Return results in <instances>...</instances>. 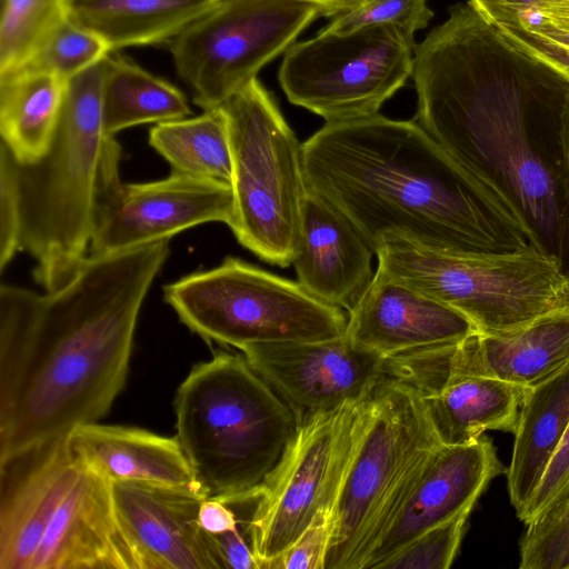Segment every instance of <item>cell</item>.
<instances>
[{"label": "cell", "mask_w": 569, "mask_h": 569, "mask_svg": "<svg viewBox=\"0 0 569 569\" xmlns=\"http://www.w3.org/2000/svg\"><path fill=\"white\" fill-rule=\"evenodd\" d=\"M169 240L87 258L54 291L0 287V461L109 413Z\"/></svg>", "instance_id": "1"}, {"label": "cell", "mask_w": 569, "mask_h": 569, "mask_svg": "<svg viewBox=\"0 0 569 569\" xmlns=\"http://www.w3.org/2000/svg\"><path fill=\"white\" fill-rule=\"evenodd\" d=\"M301 153L307 188L342 212L373 251L387 234L439 251L531 247L510 204L415 121L376 113L326 122Z\"/></svg>", "instance_id": "2"}, {"label": "cell", "mask_w": 569, "mask_h": 569, "mask_svg": "<svg viewBox=\"0 0 569 569\" xmlns=\"http://www.w3.org/2000/svg\"><path fill=\"white\" fill-rule=\"evenodd\" d=\"M173 408L176 437L197 481L224 502L258 499L298 428L246 357L222 350L192 367Z\"/></svg>", "instance_id": "3"}, {"label": "cell", "mask_w": 569, "mask_h": 569, "mask_svg": "<svg viewBox=\"0 0 569 569\" xmlns=\"http://www.w3.org/2000/svg\"><path fill=\"white\" fill-rule=\"evenodd\" d=\"M441 445L423 396L386 379L349 418L330 509L326 569H365L369 557Z\"/></svg>", "instance_id": "4"}, {"label": "cell", "mask_w": 569, "mask_h": 569, "mask_svg": "<svg viewBox=\"0 0 569 569\" xmlns=\"http://www.w3.org/2000/svg\"><path fill=\"white\" fill-rule=\"evenodd\" d=\"M110 138L103 126L101 60L66 81L47 152L32 163L12 157L20 249L34 260V281L44 291L64 286L88 258L96 188Z\"/></svg>", "instance_id": "5"}, {"label": "cell", "mask_w": 569, "mask_h": 569, "mask_svg": "<svg viewBox=\"0 0 569 569\" xmlns=\"http://www.w3.org/2000/svg\"><path fill=\"white\" fill-rule=\"evenodd\" d=\"M378 271L465 315L479 333L518 328L569 307V273L533 247L502 252L439 251L387 234Z\"/></svg>", "instance_id": "6"}, {"label": "cell", "mask_w": 569, "mask_h": 569, "mask_svg": "<svg viewBox=\"0 0 569 569\" xmlns=\"http://www.w3.org/2000/svg\"><path fill=\"white\" fill-rule=\"evenodd\" d=\"M229 126L238 242L282 268L293 263L308 191L301 144L273 97L254 78L222 106Z\"/></svg>", "instance_id": "7"}, {"label": "cell", "mask_w": 569, "mask_h": 569, "mask_svg": "<svg viewBox=\"0 0 569 569\" xmlns=\"http://www.w3.org/2000/svg\"><path fill=\"white\" fill-rule=\"evenodd\" d=\"M163 299L202 340L244 348L264 342H316L345 336L348 316L299 282L239 258L163 287Z\"/></svg>", "instance_id": "8"}, {"label": "cell", "mask_w": 569, "mask_h": 569, "mask_svg": "<svg viewBox=\"0 0 569 569\" xmlns=\"http://www.w3.org/2000/svg\"><path fill=\"white\" fill-rule=\"evenodd\" d=\"M319 16L302 0H217L168 42L177 74L196 104L218 108Z\"/></svg>", "instance_id": "9"}, {"label": "cell", "mask_w": 569, "mask_h": 569, "mask_svg": "<svg viewBox=\"0 0 569 569\" xmlns=\"http://www.w3.org/2000/svg\"><path fill=\"white\" fill-rule=\"evenodd\" d=\"M416 46L390 26L319 31L289 47L279 83L292 104L327 122L372 116L411 77Z\"/></svg>", "instance_id": "10"}, {"label": "cell", "mask_w": 569, "mask_h": 569, "mask_svg": "<svg viewBox=\"0 0 569 569\" xmlns=\"http://www.w3.org/2000/svg\"><path fill=\"white\" fill-rule=\"evenodd\" d=\"M121 147L111 137L100 166L89 258H99L160 240L206 222L230 226L231 184L171 171L164 179L124 183Z\"/></svg>", "instance_id": "11"}, {"label": "cell", "mask_w": 569, "mask_h": 569, "mask_svg": "<svg viewBox=\"0 0 569 569\" xmlns=\"http://www.w3.org/2000/svg\"><path fill=\"white\" fill-rule=\"evenodd\" d=\"M359 400L298 425L249 519L248 533L258 569H271L328 501L346 428Z\"/></svg>", "instance_id": "12"}, {"label": "cell", "mask_w": 569, "mask_h": 569, "mask_svg": "<svg viewBox=\"0 0 569 569\" xmlns=\"http://www.w3.org/2000/svg\"><path fill=\"white\" fill-rule=\"evenodd\" d=\"M569 363V307L547 312L518 328L476 333L451 345L428 348L390 360L393 377L423 396L449 380L479 375L531 387Z\"/></svg>", "instance_id": "13"}, {"label": "cell", "mask_w": 569, "mask_h": 569, "mask_svg": "<svg viewBox=\"0 0 569 569\" xmlns=\"http://www.w3.org/2000/svg\"><path fill=\"white\" fill-rule=\"evenodd\" d=\"M241 353L291 408L298 425L370 396L390 378L387 359L348 337L257 343Z\"/></svg>", "instance_id": "14"}, {"label": "cell", "mask_w": 569, "mask_h": 569, "mask_svg": "<svg viewBox=\"0 0 569 569\" xmlns=\"http://www.w3.org/2000/svg\"><path fill=\"white\" fill-rule=\"evenodd\" d=\"M118 525L137 569H222L199 523L204 491L148 481L111 483Z\"/></svg>", "instance_id": "15"}, {"label": "cell", "mask_w": 569, "mask_h": 569, "mask_svg": "<svg viewBox=\"0 0 569 569\" xmlns=\"http://www.w3.org/2000/svg\"><path fill=\"white\" fill-rule=\"evenodd\" d=\"M506 471L487 437L441 443L430 455L365 569H379L427 530L471 511L489 482Z\"/></svg>", "instance_id": "16"}, {"label": "cell", "mask_w": 569, "mask_h": 569, "mask_svg": "<svg viewBox=\"0 0 569 569\" xmlns=\"http://www.w3.org/2000/svg\"><path fill=\"white\" fill-rule=\"evenodd\" d=\"M80 465L67 437L0 461V569H30Z\"/></svg>", "instance_id": "17"}, {"label": "cell", "mask_w": 569, "mask_h": 569, "mask_svg": "<svg viewBox=\"0 0 569 569\" xmlns=\"http://www.w3.org/2000/svg\"><path fill=\"white\" fill-rule=\"evenodd\" d=\"M479 333L456 309L380 271L348 312L346 337L385 359L460 342Z\"/></svg>", "instance_id": "18"}, {"label": "cell", "mask_w": 569, "mask_h": 569, "mask_svg": "<svg viewBox=\"0 0 569 569\" xmlns=\"http://www.w3.org/2000/svg\"><path fill=\"white\" fill-rule=\"evenodd\" d=\"M30 569H137L117 521L111 482L82 459Z\"/></svg>", "instance_id": "19"}, {"label": "cell", "mask_w": 569, "mask_h": 569, "mask_svg": "<svg viewBox=\"0 0 569 569\" xmlns=\"http://www.w3.org/2000/svg\"><path fill=\"white\" fill-rule=\"evenodd\" d=\"M300 227V249L292 263L299 284L350 312L373 280V249L342 212L309 189Z\"/></svg>", "instance_id": "20"}, {"label": "cell", "mask_w": 569, "mask_h": 569, "mask_svg": "<svg viewBox=\"0 0 569 569\" xmlns=\"http://www.w3.org/2000/svg\"><path fill=\"white\" fill-rule=\"evenodd\" d=\"M67 439L72 451L111 483L148 481L204 491L176 436L89 422Z\"/></svg>", "instance_id": "21"}, {"label": "cell", "mask_w": 569, "mask_h": 569, "mask_svg": "<svg viewBox=\"0 0 569 569\" xmlns=\"http://www.w3.org/2000/svg\"><path fill=\"white\" fill-rule=\"evenodd\" d=\"M569 427V363L527 387L507 473L510 503L521 519Z\"/></svg>", "instance_id": "22"}, {"label": "cell", "mask_w": 569, "mask_h": 569, "mask_svg": "<svg viewBox=\"0 0 569 569\" xmlns=\"http://www.w3.org/2000/svg\"><path fill=\"white\" fill-rule=\"evenodd\" d=\"M217 0H64L70 20L98 36L111 52L170 42Z\"/></svg>", "instance_id": "23"}, {"label": "cell", "mask_w": 569, "mask_h": 569, "mask_svg": "<svg viewBox=\"0 0 569 569\" xmlns=\"http://www.w3.org/2000/svg\"><path fill=\"white\" fill-rule=\"evenodd\" d=\"M526 391L498 378L469 375L452 378L423 398L440 442L458 445L488 430L513 433Z\"/></svg>", "instance_id": "24"}, {"label": "cell", "mask_w": 569, "mask_h": 569, "mask_svg": "<svg viewBox=\"0 0 569 569\" xmlns=\"http://www.w3.org/2000/svg\"><path fill=\"white\" fill-rule=\"evenodd\" d=\"M66 81L44 72L0 76L1 141L20 163L38 161L54 133Z\"/></svg>", "instance_id": "25"}, {"label": "cell", "mask_w": 569, "mask_h": 569, "mask_svg": "<svg viewBox=\"0 0 569 569\" xmlns=\"http://www.w3.org/2000/svg\"><path fill=\"white\" fill-rule=\"evenodd\" d=\"M190 113L186 96L170 82L118 53L110 52L102 59V116L108 136Z\"/></svg>", "instance_id": "26"}, {"label": "cell", "mask_w": 569, "mask_h": 569, "mask_svg": "<svg viewBox=\"0 0 569 569\" xmlns=\"http://www.w3.org/2000/svg\"><path fill=\"white\" fill-rule=\"evenodd\" d=\"M149 144L173 172L231 184L230 134L222 107L157 123L149 132Z\"/></svg>", "instance_id": "27"}, {"label": "cell", "mask_w": 569, "mask_h": 569, "mask_svg": "<svg viewBox=\"0 0 569 569\" xmlns=\"http://www.w3.org/2000/svg\"><path fill=\"white\" fill-rule=\"evenodd\" d=\"M64 16V0H7L1 6L0 76L20 69Z\"/></svg>", "instance_id": "28"}, {"label": "cell", "mask_w": 569, "mask_h": 569, "mask_svg": "<svg viewBox=\"0 0 569 569\" xmlns=\"http://www.w3.org/2000/svg\"><path fill=\"white\" fill-rule=\"evenodd\" d=\"M110 52L109 47L98 36L80 27L66 14L51 28L28 61L18 70L44 72L67 81L101 61Z\"/></svg>", "instance_id": "29"}, {"label": "cell", "mask_w": 569, "mask_h": 569, "mask_svg": "<svg viewBox=\"0 0 569 569\" xmlns=\"http://www.w3.org/2000/svg\"><path fill=\"white\" fill-rule=\"evenodd\" d=\"M520 541L521 569H569V491L532 518Z\"/></svg>", "instance_id": "30"}, {"label": "cell", "mask_w": 569, "mask_h": 569, "mask_svg": "<svg viewBox=\"0 0 569 569\" xmlns=\"http://www.w3.org/2000/svg\"><path fill=\"white\" fill-rule=\"evenodd\" d=\"M432 17L427 0H351L320 31L345 34L365 27L390 26L415 39Z\"/></svg>", "instance_id": "31"}, {"label": "cell", "mask_w": 569, "mask_h": 569, "mask_svg": "<svg viewBox=\"0 0 569 569\" xmlns=\"http://www.w3.org/2000/svg\"><path fill=\"white\" fill-rule=\"evenodd\" d=\"M470 512H462L427 530L379 569H448L458 553Z\"/></svg>", "instance_id": "32"}, {"label": "cell", "mask_w": 569, "mask_h": 569, "mask_svg": "<svg viewBox=\"0 0 569 569\" xmlns=\"http://www.w3.org/2000/svg\"><path fill=\"white\" fill-rule=\"evenodd\" d=\"M333 527L330 508L321 506L309 526L280 555L271 569H326Z\"/></svg>", "instance_id": "33"}, {"label": "cell", "mask_w": 569, "mask_h": 569, "mask_svg": "<svg viewBox=\"0 0 569 569\" xmlns=\"http://www.w3.org/2000/svg\"><path fill=\"white\" fill-rule=\"evenodd\" d=\"M21 211L13 159L0 142V270L4 271L20 249Z\"/></svg>", "instance_id": "34"}, {"label": "cell", "mask_w": 569, "mask_h": 569, "mask_svg": "<svg viewBox=\"0 0 569 569\" xmlns=\"http://www.w3.org/2000/svg\"><path fill=\"white\" fill-rule=\"evenodd\" d=\"M491 24L518 48L555 69L569 81V48L526 29L512 18Z\"/></svg>", "instance_id": "35"}, {"label": "cell", "mask_w": 569, "mask_h": 569, "mask_svg": "<svg viewBox=\"0 0 569 569\" xmlns=\"http://www.w3.org/2000/svg\"><path fill=\"white\" fill-rule=\"evenodd\" d=\"M569 491V427L553 455L521 521L528 523L549 503Z\"/></svg>", "instance_id": "36"}, {"label": "cell", "mask_w": 569, "mask_h": 569, "mask_svg": "<svg viewBox=\"0 0 569 569\" xmlns=\"http://www.w3.org/2000/svg\"><path fill=\"white\" fill-rule=\"evenodd\" d=\"M470 2L485 18L498 12L526 9L569 17V0H470Z\"/></svg>", "instance_id": "37"}, {"label": "cell", "mask_w": 569, "mask_h": 569, "mask_svg": "<svg viewBox=\"0 0 569 569\" xmlns=\"http://www.w3.org/2000/svg\"><path fill=\"white\" fill-rule=\"evenodd\" d=\"M199 523L204 531L220 535L237 529L238 515L229 503L209 497L200 507Z\"/></svg>", "instance_id": "38"}, {"label": "cell", "mask_w": 569, "mask_h": 569, "mask_svg": "<svg viewBox=\"0 0 569 569\" xmlns=\"http://www.w3.org/2000/svg\"><path fill=\"white\" fill-rule=\"evenodd\" d=\"M512 18L517 20L526 29L537 32L557 43H560L569 48V32L565 31L548 20H546L540 13L532 10H519V11H503L495 13L488 18H485L488 22L493 23L499 20Z\"/></svg>", "instance_id": "39"}, {"label": "cell", "mask_w": 569, "mask_h": 569, "mask_svg": "<svg viewBox=\"0 0 569 569\" xmlns=\"http://www.w3.org/2000/svg\"><path fill=\"white\" fill-rule=\"evenodd\" d=\"M559 176L566 198L569 202V93L566 96L559 111Z\"/></svg>", "instance_id": "40"}, {"label": "cell", "mask_w": 569, "mask_h": 569, "mask_svg": "<svg viewBox=\"0 0 569 569\" xmlns=\"http://www.w3.org/2000/svg\"><path fill=\"white\" fill-rule=\"evenodd\" d=\"M316 4L320 16L330 18L347 7L351 0H302Z\"/></svg>", "instance_id": "41"}, {"label": "cell", "mask_w": 569, "mask_h": 569, "mask_svg": "<svg viewBox=\"0 0 569 569\" xmlns=\"http://www.w3.org/2000/svg\"><path fill=\"white\" fill-rule=\"evenodd\" d=\"M536 12H538V11H536ZM538 13H540L546 20H548L553 26L569 32V17L552 16V14H546L542 12H538Z\"/></svg>", "instance_id": "42"}, {"label": "cell", "mask_w": 569, "mask_h": 569, "mask_svg": "<svg viewBox=\"0 0 569 569\" xmlns=\"http://www.w3.org/2000/svg\"><path fill=\"white\" fill-rule=\"evenodd\" d=\"M6 1H7V0H0L1 6H2Z\"/></svg>", "instance_id": "43"}]
</instances>
